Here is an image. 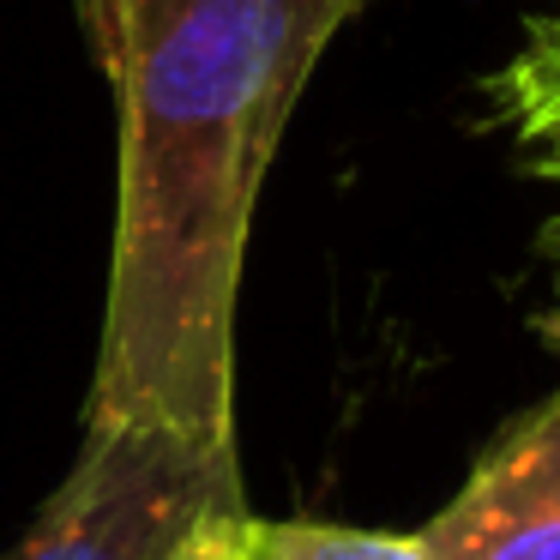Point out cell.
Instances as JSON below:
<instances>
[{
  "instance_id": "obj_1",
  "label": "cell",
  "mask_w": 560,
  "mask_h": 560,
  "mask_svg": "<svg viewBox=\"0 0 560 560\" xmlns=\"http://www.w3.org/2000/svg\"><path fill=\"white\" fill-rule=\"evenodd\" d=\"M362 0H133L121 211L85 422L235 440V290L254 199Z\"/></svg>"
},
{
  "instance_id": "obj_2",
  "label": "cell",
  "mask_w": 560,
  "mask_h": 560,
  "mask_svg": "<svg viewBox=\"0 0 560 560\" xmlns=\"http://www.w3.org/2000/svg\"><path fill=\"white\" fill-rule=\"evenodd\" d=\"M242 506L235 440L151 422H85V452L7 560H175Z\"/></svg>"
},
{
  "instance_id": "obj_3",
  "label": "cell",
  "mask_w": 560,
  "mask_h": 560,
  "mask_svg": "<svg viewBox=\"0 0 560 560\" xmlns=\"http://www.w3.org/2000/svg\"><path fill=\"white\" fill-rule=\"evenodd\" d=\"M416 542L428 560H560V392L506 428Z\"/></svg>"
},
{
  "instance_id": "obj_4",
  "label": "cell",
  "mask_w": 560,
  "mask_h": 560,
  "mask_svg": "<svg viewBox=\"0 0 560 560\" xmlns=\"http://www.w3.org/2000/svg\"><path fill=\"white\" fill-rule=\"evenodd\" d=\"M194 560H428L416 536L343 530V524L302 518H254L247 506L218 512L187 542Z\"/></svg>"
},
{
  "instance_id": "obj_5",
  "label": "cell",
  "mask_w": 560,
  "mask_h": 560,
  "mask_svg": "<svg viewBox=\"0 0 560 560\" xmlns=\"http://www.w3.org/2000/svg\"><path fill=\"white\" fill-rule=\"evenodd\" d=\"M488 115L506 127L530 175L560 187V19L524 31V43L488 79Z\"/></svg>"
},
{
  "instance_id": "obj_6",
  "label": "cell",
  "mask_w": 560,
  "mask_h": 560,
  "mask_svg": "<svg viewBox=\"0 0 560 560\" xmlns=\"http://www.w3.org/2000/svg\"><path fill=\"white\" fill-rule=\"evenodd\" d=\"M73 13L91 43V61L103 67V79H115L127 55V31H133V0H73Z\"/></svg>"
},
{
  "instance_id": "obj_7",
  "label": "cell",
  "mask_w": 560,
  "mask_h": 560,
  "mask_svg": "<svg viewBox=\"0 0 560 560\" xmlns=\"http://www.w3.org/2000/svg\"><path fill=\"white\" fill-rule=\"evenodd\" d=\"M542 259L560 271V206L548 211V223H542Z\"/></svg>"
},
{
  "instance_id": "obj_8",
  "label": "cell",
  "mask_w": 560,
  "mask_h": 560,
  "mask_svg": "<svg viewBox=\"0 0 560 560\" xmlns=\"http://www.w3.org/2000/svg\"><path fill=\"white\" fill-rule=\"evenodd\" d=\"M175 560H194V555H187V548H182V555H175Z\"/></svg>"
}]
</instances>
